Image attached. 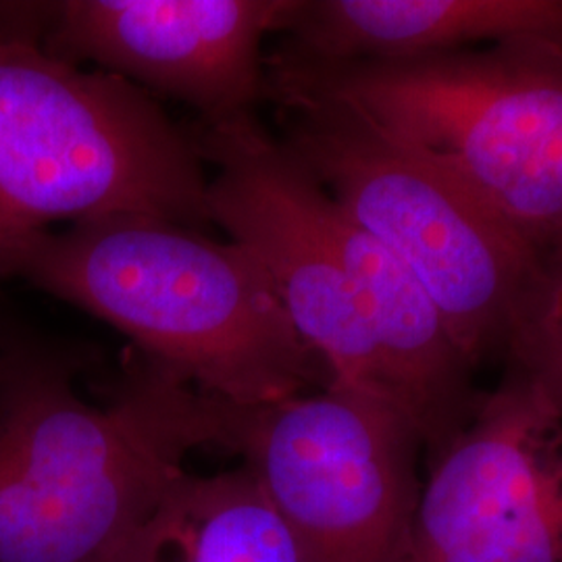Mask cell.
<instances>
[{"label": "cell", "mask_w": 562, "mask_h": 562, "mask_svg": "<svg viewBox=\"0 0 562 562\" xmlns=\"http://www.w3.org/2000/svg\"><path fill=\"white\" fill-rule=\"evenodd\" d=\"M294 0H53L41 2L38 48L53 59L186 102L202 123L255 115L267 102L262 41Z\"/></svg>", "instance_id": "obj_9"}, {"label": "cell", "mask_w": 562, "mask_h": 562, "mask_svg": "<svg viewBox=\"0 0 562 562\" xmlns=\"http://www.w3.org/2000/svg\"><path fill=\"white\" fill-rule=\"evenodd\" d=\"M186 130L217 171L206 190L211 223L261 261L329 383L394 404L367 304L323 223L322 186L257 115Z\"/></svg>", "instance_id": "obj_7"}, {"label": "cell", "mask_w": 562, "mask_h": 562, "mask_svg": "<svg viewBox=\"0 0 562 562\" xmlns=\"http://www.w3.org/2000/svg\"><path fill=\"white\" fill-rule=\"evenodd\" d=\"M280 123L283 148L422 280L469 362L506 355L538 296L548 257L340 104L290 102L280 106Z\"/></svg>", "instance_id": "obj_5"}, {"label": "cell", "mask_w": 562, "mask_h": 562, "mask_svg": "<svg viewBox=\"0 0 562 562\" xmlns=\"http://www.w3.org/2000/svg\"><path fill=\"white\" fill-rule=\"evenodd\" d=\"M273 48L296 59L398 60L494 46H562V0H294Z\"/></svg>", "instance_id": "obj_10"}, {"label": "cell", "mask_w": 562, "mask_h": 562, "mask_svg": "<svg viewBox=\"0 0 562 562\" xmlns=\"http://www.w3.org/2000/svg\"><path fill=\"white\" fill-rule=\"evenodd\" d=\"M117 562H301L255 480L241 467L180 473Z\"/></svg>", "instance_id": "obj_11"}, {"label": "cell", "mask_w": 562, "mask_h": 562, "mask_svg": "<svg viewBox=\"0 0 562 562\" xmlns=\"http://www.w3.org/2000/svg\"><path fill=\"white\" fill-rule=\"evenodd\" d=\"M11 278L113 325L144 357L223 401L267 404L331 382L238 241L150 215H104L34 236Z\"/></svg>", "instance_id": "obj_2"}, {"label": "cell", "mask_w": 562, "mask_h": 562, "mask_svg": "<svg viewBox=\"0 0 562 562\" xmlns=\"http://www.w3.org/2000/svg\"><path fill=\"white\" fill-rule=\"evenodd\" d=\"M94 346L0 319V562H117L194 448H217L223 398L127 350L106 404L76 380Z\"/></svg>", "instance_id": "obj_1"}, {"label": "cell", "mask_w": 562, "mask_h": 562, "mask_svg": "<svg viewBox=\"0 0 562 562\" xmlns=\"http://www.w3.org/2000/svg\"><path fill=\"white\" fill-rule=\"evenodd\" d=\"M506 355L513 369L536 383L562 415V250L548 257L538 296Z\"/></svg>", "instance_id": "obj_12"}, {"label": "cell", "mask_w": 562, "mask_h": 562, "mask_svg": "<svg viewBox=\"0 0 562 562\" xmlns=\"http://www.w3.org/2000/svg\"><path fill=\"white\" fill-rule=\"evenodd\" d=\"M267 101L361 115L543 257L562 250V46L504 42L398 60L265 57Z\"/></svg>", "instance_id": "obj_3"}, {"label": "cell", "mask_w": 562, "mask_h": 562, "mask_svg": "<svg viewBox=\"0 0 562 562\" xmlns=\"http://www.w3.org/2000/svg\"><path fill=\"white\" fill-rule=\"evenodd\" d=\"M422 446L394 404L340 383L267 404L225 401L220 440L246 461L301 562H398Z\"/></svg>", "instance_id": "obj_6"}, {"label": "cell", "mask_w": 562, "mask_h": 562, "mask_svg": "<svg viewBox=\"0 0 562 562\" xmlns=\"http://www.w3.org/2000/svg\"><path fill=\"white\" fill-rule=\"evenodd\" d=\"M422 483L398 562H562V415L513 369Z\"/></svg>", "instance_id": "obj_8"}, {"label": "cell", "mask_w": 562, "mask_h": 562, "mask_svg": "<svg viewBox=\"0 0 562 562\" xmlns=\"http://www.w3.org/2000/svg\"><path fill=\"white\" fill-rule=\"evenodd\" d=\"M188 130L106 71L0 44V281L55 222L136 213L213 225Z\"/></svg>", "instance_id": "obj_4"}]
</instances>
